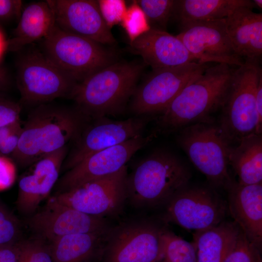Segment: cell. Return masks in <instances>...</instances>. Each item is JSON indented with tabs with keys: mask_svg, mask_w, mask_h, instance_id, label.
Instances as JSON below:
<instances>
[{
	"mask_svg": "<svg viewBox=\"0 0 262 262\" xmlns=\"http://www.w3.org/2000/svg\"><path fill=\"white\" fill-rule=\"evenodd\" d=\"M161 242L159 262H196L193 242L185 240L164 228L162 230Z\"/></svg>",
	"mask_w": 262,
	"mask_h": 262,
	"instance_id": "4316f807",
	"label": "cell"
},
{
	"mask_svg": "<svg viewBox=\"0 0 262 262\" xmlns=\"http://www.w3.org/2000/svg\"><path fill=\"white\" fill-rule=\"evenodd\" d=\"M21 108L20 104L14 101L0 98V128L5 127L21 122L20 119Z\"/></svg>",
	"mask_w": 262,
	"mask_h": 262,
	"instance_id": "e575fe53",
	"label": "cell"
},
{
	"mask_svg": "<svg viewBox=\"0 0 262 262\" xmlns=\"http://www.w3.org/2000/svg\"><path fill=\"white\" fill-rule=\"evenodd\" d=\"M111 227L102 231L63 236L51 242L54 262H88L99 260Z\"/></svg>",
	"mask_w": 262,
	"mask_h": 262,
	"instance_id": "603a6c76",
	"label": "cell"
},
{
	"mask_svg": "<svg viewBox=\"0 0 262 262\" xmlns=\"http://www.w3.org/2000/svg\"><path fill=\"white\" fill-rule=\"evenodd\" d=\"M256 106L259 120L262 122V77L260 78L257 86Z\"/></svg>",
	"mask_w": 262,
	"mask_h": 262,
	"instance_id": "f35d334b",
	"label": "cell"
},
{
	"mask_svg": "<svg viewBox=\"0 0 262 262\" xmlns=\"http://www.w3.org/2000/svg\"><path fill=\"white\" fill-rule=\"evenodd\" d=\"M190 178L189 169L177 156L166 150H156L127 174L126 202L138 209L164 205L188 185Z\"/></svg>",
	"mask_w": 262,
	"mask_h": 262,
	"instance_id": "277c9868",
	"label": "cell"
},
{
	"mask_svg": "<svg viewBox=\"0 0 262 262\" xmlns=\"http://www.w3.org/2000/svg\"><path fill=\"white\" fill-rule=\"evenodd\" d=\"M152 138V135H138L87 156L62 177L58 183L60 192L118 172Z\"/></svg>",
	"mask_w": 262,
	"mask_h": 262,
	"instance_id": "9a60e30c",
	"label": "cell"
},
{
	"mask_svg": "<svg viewBox=\"0 0 262 262\" xmlns=\"http://www.w3.org/2000/svg\"><path fill=\"white\" fill-rule=\"evenodd\" d=\"M77 83L41 50L32 49L18 59L16 84L25 103L39 105L57 98H70Z\"/></svg>",
	"mask_w": 262,
	"mask_h": 262,
	"instance_id": "ba28073f",
	"label": "cell"
},
{
	"mask_svg": "<svg viewBox=\"0 0 262 262\" xmlns=\"http://www.w3.org/2000/svg\"><path fill=\"white\" fill-rule=\"evenodd\" d=\"M28 242L18 241L0 248V262H23Z\"/></svg>",
	"mask_w": 262,
	"mask_h": 262,
	"instance_id": "8d00e7d4",
	"label": "cell"
},
{
	"mask_svg": "<svg viewBox=\"0 0 262 262\" xmlns=\"http://www.w3.org/2000/svg\"><path fill=\"white\" fill-rule=\"evenodd\" d=\"M127 166L112 175L91 180L53 196L85 214L104 218L119 213L126 202Z\"/></svg>",
	"mask_w": 262,
	"mask_h": 262,
	"instance_id": "7c38bea8",
	"label": "cell"
},
{
	"mask_svg": "<svg viewBox=\"0 0 262 262\" xmlns=\"http://www.w3.org/2000/svg\"><path fill=\"white\" fill-rule=\"evenodd\" d=\"M226 190L229 210L234 222L247 239L261 249L262 183L243 185L233 180Z\"/></svg>",
	"mask_w": 262,
	"mask_h": 262,
	"instance_id": "ffe728a7",
	"label": "cell"
},
{
	"mask_svg": "<svg viewBox=\"0 0 262 262\" xmlns=\"http://www.w3.org/2000/svg\"><path fill=\"white\" fill-rule=\"evenodd\" d=\"M130 49L152 70L201 63L180 40L166 31L150 28L130 42Z\"/></svg>",
	"mask_w": 262,
	"mask_h": 262,
	"instance_id": "d6986e66",
	"label": "cell"
},
{
	"mask_svg": "<svg viewBox=\"0 0 262 262\" xmlns=\"http://www.w3.org/2000/svg\"><path fill=\"white\" fill-rule=\"evenodd\" d=\"M20 233L18 219L0 202V248L18 242Z\"/></svg>",
	"mask_w": 262,
	"mask_h": 262,
	"instance_id": "4dcf8cb0",
	"label": "cell"
},
{
	"mask_svg": "<svg viewBox=\"0 0 262 262\" xmlns=\"http://www.w3.org/2000/svg\"><path fill=\"white\" fill-rule=\"evenodd\" d=\"M89 119L76 107L39 104L29 115L11 157L28 167L74 141Z\"/></svg>",
	"mask_w": 262,
	"mask_h": 262,
	"instance_id": "7a4b0ae2",
	"label": "cell"
},
{
	"mask_svg": "<svg viewBox=\"0 0 262 262\" xmlns=\"http://www.w3.org/2000/svg\"><path fill=\"white\" fill-rule=\"evenodd\" d=\"M225 63L210 66L188 84L157 117L158 130L178 131L190 125L210 121V115L221 108L236 68Z\"/></svg>",
	"mask_w": 262,
	"mask_h": 262,
	"instance_id": "6da1fadb",
	"label": "cell"
},
{
	"mask_svg": "<svg viewBox=\"0 0 262 262\" xmlns=\"http://www.w3.org/2000/svg\"><path fill=\"white\" fill-rule=\"evenodd\" d=\"M55 25L54 14L47 0L31 2L23 8L13 37L6 41V49L19 51L42 40Z\"/></svg>",
	"mask_w": 262,
	"mask_h": 262,
	"instance_id": "7402d4cb",
	"label": "cell"
},
{
	"mask_svg": "<svg viewBox=\"0 0 262 262\" xmlns=\"http://www.w3.org/2000/svg\"><path fill=\"white\" fill-rule=\"evenodd\" d=\"M176 36L201 63H225L239 66L243 59L236 53L228 34L225 18L186 23Z\"/></svg>",
	"mask_w": 262,
	"mask_h": 262,
	"instance_id": "5bb4252c",
	"label": "cell"
},
{
	"mask_svg": "<svg viewBox=\"0 0 262 262\" xmlns=\"http://www.w3.org/2000/svg\"><path fill=\"white\" fill-rule=\"evenodd\" d=\"M227 30L238 55L260 62L262 55V14L247 7L239 8L225 18Z\"/></svg>",
	"mask_w": 262,
	"mask_h": 262,
	"instance_id": "44dd1931",
	"label": "cell"
},
{
	"mask_svg": "<svg viewBox=\"0 0 262 262\" xmlns=\"http://www.w3.org/2000/svg\"><path fill=\"white\" fill-rule=\"evenodd\" d=\"M2 91H3L2 90H0V98L2 97Z\"/></svg>",
	"mask_w": 262,
	"mask_h": 262,
	"instance_id": "7bdbcfd3",
	"label": "cell"
},
{
	"mask_svg": "<svg viewBox=\"0 0 262 262\" xmlns=\"http://www.w3.org/2000/svg\"><path fill=\"white\" fill-rule=\"evenodd\" d=\"M208 63H192L152 70L137 85L130 108L136 116L162 114L191 82L209 66Z\"/></svg>",
	"mask_w": 262,
	"mask_h": 262,
	"instance_id": "30bf717a",
	"label": "cell"
},
{
	"mask_svg": "<svg viewBox=\"0 0 262 262\" xmlns=\"http://www.w3.org/2000/svg\"><path fill=\"white\" fill-rule=\"evenodd\" d=\"M121 24L130 42L150 29L144 12L136 1L127 8Z\"/></svg>",
	"mask_w": 262,
	"mask_h": 262,
	"instance_id": "f1b7e54d",
	"label": "cell"
},
{
	"mask_svg": "<svg viewBox=\"0 0 262 262\" xmlns=\"http://www.w3.org/2000/svg\"><path fill=\"white\" fill-rule=\"evenodd\" d=\"M7 77L5 72L0 68V90L3 91L7 85Z\"/></svg>",
	"mask_w": 262,
	"mask_h": 262,
	"instance_id": "ab89813d",
	"label": "cell"
},
{
	"mask_svg": "<svg viewBox=\"0 0 262 262\" xmlns=\"http://www.w3.org/2000/svg\"><path fill=\"white\" fill-rule=\"evenodd\" d=\"M42 41L44 55L77 83L118 61L115 51L56 25Z\"/></svg>",
	"mask_w": 262,
	"mask_h": 262,
	"instance_id": "8992f818",
	"label": "cell"
},
{
	"mask_svg": "<svg viewBox=\"0 0 262 262\" xmlns=\"http://www.w3.org/2000/svg\"><path fill=\"white\" fill-rule=\"evenodd\" d=\"M254 3V7H256L259 9L262 8V0H252Z\"/></svg>",
	"mask_w": 262,
	"mask_h": 262,
	"instance_id": "b9f144b4",
	"label": "cell"
},
{
	"mask_svg": "<svg viewBox=\"0 0 262 262\" xmlns=\"http://www.w3.org/2000/svg\"><path fill=\"white\" fill-rule=\"evenodd\" d=\"M162 229L144 218L111 227L98 262H159Z\"/></svg>",
	"mask_w": 262,
	"mask_h": 262,
	"instance_id": "9c48e42d",
	"label": "cell"
},
{
	"mask_svg": "<svg viewBox=\"0 0 262 262\" xmlns=\"http://www.w3.org/2000/svg\"><path fill=\"white\" fill-rule=\"evenodd\" d=\"M223 262H262L261 249L251 243L240 229L233 249Z\"/></svg>",
	"mask_w": 262,
	"mask_h": 262,
	"instance_id": "f546056e",
	"label": "cell"
},
{
	"mask_svg": "<svg viewBox=\"0 0 262 262\" xmlns=\"http://www.w3.org/2000/svg\"><path fill=\"white\" fill-rule=\"evenodd\" d=\"M6 50V41L0 31V59L3 52Z\"/></svg>",
	"mask_w": 262,
	"mask_h": 262,
	"instance_id": "60d3db41",
	"label": "cell"
},
{
	"mask_svg": "<svg viewBox=\"0 0 262 262\" xmlns=\"http://www.w3.org/2000/svg\"><path fill=\"white\" fill-rule=\"evenodd\" d=\"M22 9L20 0H0V21H18Z\"/></svg>",
	"mask_w": 262,
	"mask_h": 262,
	"instance_id": "74e56055",
	"label": "cell"
},
{
	"mask_svg": "<svg viewBox=\"0 0 262 262\" xmlns=\"http://www.w3.org/2000/svg\"><path fill=\"white\" fill-rule=\"evenodd\" d=\"M150 115L135 116L122 120L108 117L89 120L84 125L63 163L67 171L87 156L142 135Z\"/></svg>",
	"mask_w": 262,
	"mask_h": 262,
	"instance_id": "8fae6325",
	"label": "cell"
},
{
	"mask_svg": "<svg viewBox=\"0 0 262 262\" xmlns=\"http://www.w3.org/2000/svg\"><path fill=\"white\" fill-rule=\"evenodd\" d=\"M53 11L55 25L66 32L103 45L116 40L104 21L97 0H47Z\"/></svg>",
	"mask_w": 262,
	"mask_h": 262,
	"instance_id": "2e32d148",
	"label": "cell"
},
{
	"mask_svg": "<svg viewBox=\"0 0 262 262\" xmlns=\"http://www.w3.org/2000/svg\"><path fill=\"white\" fill-rule=\"evenodd\" d=\"M262 77L260 62L245 60L235 69L218 126L229 145L253 134H262V122L256 106L258 84Z\"/></svg>",
	"mask_w": 262,
	"mask_h": 262,
	"instance_id": "5b68a950",
	"label": "cell"
},
{
	"mask_svg": "<svg viewBox=\"0 0 262 262\" xmlns=\"http://www.w3.org/2000/svg\"><path fill=\"white\" fill-rule=\"evenodd\" d=\"M144 67V63L118 60L77 83L70 98L90 120L115 116L124 111Z\"/></svg>",
	"mask_w": 262,
	"mask_h": 262,
	"instance_id": "3957f363",
	"label": "cell"
},
{
	"mask_svg": "<svg viewBox=\"0 0 262 262\" xmlns=\"http://www.w3.org/2000/svg\"><path fill=\"white\" fill-rule=\"evenodd\" d=\"M23 262H54L50 246L41 240L28 241Z\"/></svg>",
	"mask_w": 262,
	"mask_h": 262,
	"instance_id": "836d02e7",
	"label": "cell"
},
{
	"mask_svg": "<svg viewBox=\"0 0 262 262\" xmlns=\"http://www.w3.org/2000/svg\"><path fill=\"white\" fill-rule=\"evenodd\" d=\"M33 230L51 242L63 236L102 231L111 227L104 218L85 214L50 198L46 208L28 221Z\"/></svg>",
	"mask_w": 262,
	"mask_h": 262,
	"instance_id": "e0dca14e",
	"label": "cell"
},
{
	"mask_svg": "<svg viewBox=\"0 0 262 262\" xmlns=\"http://www.w3.org/2000/svg\"><path fill=\"white\" fill-rule=\"evenodd\" d=\"M179 131L178 142L193 165L213 187L226 190L233 181L228 169L229 145L218 126L201 121Z\"/></svg>",
	"mask_w": 262,
	"mask_h": 262,
	"instance_id": "52a82bcc",
	"label": "cell"
},
{
	"mask_svg": "<svg viewBox=\"0 0 262 262\" xmlns=\"http://www.w3.org/2000/svg\"><path fill=\"white\" fill-rule=\"evenodd\" d=\"M16 168L14 160L6 156H0V191L10 188L14 183Z\"/></svg>",
	"mask_w": 262,
	"mask_h": 262,
	"instance_id": "d590c367",
	"label": "cell"
},
{
	"mask_svg": "<svg viewBox=\"0 0 262 262\" xmlns=\"http://www.w3.org/2000/svg\"><path fill=\"white\" fill-rule=\"evenodd\" d=\"M22 129L21 122L0 128V156H8L14 152Z\"/></svg>",
	"mask_w": 262,
	"mask_h": 262,
	"instance_id": "d6a6232c",
	"label": "cell"
},
{
	"mask_svg": "<svg viewBox=\"0 0 262 262\" xmlns=\"http://www.w3.org/2000/svg\"><path fill=\"white\" fill-rule=\"evenodd\" d=\"M229 165L243 185L262 183V134H253L229 145Z\"/></svg>",
	"mask_w": 262,
	"mask_h": 262,
	"instance_id": "d4e9b609",
	"label": "cell"
},
{
	"mask_svg": "<svg viewBox=\"0 0 262 262\" xmlns=\"http://www.w3.org/2000/svg\"><path fill=\"white\" fill-rule=\"evenodd\" d=\"M150 28L166 31L172 17L175 0H137Z\"/></svg>",
	"mask_w": 262,
	"mask_h": 262,
	"instance_id": "83f0119b",
	"label": "cell"
},
{
	"mask_svg": "<svg viewBox=\"0 0 262 262\" xmlns=\"http://www.w3.org/2000/svg\"><path fill=\"white\" fill-rule=\"evenodd\" d=\"M240 229L234 221H223L193 235L196 262H223L233 249Z\"/></svg>",
	"mask_w": 262,
	"mask_h": 262,
	"instance_id": "cb8c5ba5",
	"label": "cell"
},
{
	"mask_svg": "<svg viewBox=\"0 0 262 262\" xmlns=\"http://www.w3.org/2000/svg\"><path fill=\"white\" fill-rule=\"evenodd\" d=\"M97 1L102 17L110 29L121 22L127 8L124 0H99Z\"/></svg>",
	"mask_w": 262,
	"mask_h": 262,
	"instance_id": "1f68e13d",
	"label": "cell"
},
{
	"mask_svg": "<svg viewBox=\"0 0 262 262\" xmlns=\"http://www.w3.org/2000/svg\"><path fill=\"white\" fill-rule=\"evenodd\" d=\"M164 205L168 220L195 232L219 224L227 211L226 203L213 190L199 186H185Z\"/></svg>",
	"mask_w": 262,
	"mask_h": 262,
	"instance_id": "4fadbf2b",
	"label": "cell"
},
{
	"mask_svg": "<svg viewBox=\"0 0 262 262\" xmlns=\"http://www.w3.org/2000/svg\"><path fill=\"white\" fill-rule=\"evenodd\" d=\"M68 147L44 156L32 164L30 171L20 178L16 205L24 213L34 212L49 195L57 182Z\"/></svg>",
	"mask_w": 262,
	"mask_h": 262,
	"instance_id": "ac0fdd59",
	"label": "cell"
},
{
	"mask_svg": "<svg viewBox=\"0 0 262 262\" xmlns=\"http://www.w3.org/2000/svg\"><path fill=\"white\" fill-rule=\"evenodd\" d=\"M254 7L250 0H175L172 17L179 23L223 19L236 9Z\"/></svg>",
	"mask_w": 262,
	"mask_h": 262,
	"instance_id": "484cf974",
	"label": "cell"
}]
</instances>
